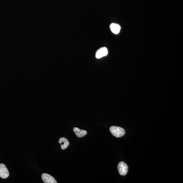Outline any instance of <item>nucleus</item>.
I'll return each mask as SVG.
<instances>
[{"label": "nucleus", "mask_w": 183, "mask_h": 183, "mask_svg": "<svg viewBox=\"0 0 183 183\" xmlns=\"http://www.w3.org/2000/svg\"><path fill=\"white\" fill-rule=\"evenodd\" d=\"M41 178L45 183H57L54 177L49 174L43 173L41 175Z\"/></svg>", "instance_id": "obj_4"}, {"label": "nucleus", "mask_w": 183, "mask_h": 183, "mask_svg": "<svg viewBox=\"0 0 183 183\" xmlns=\"http://www.w3.org/2000/svg\"><path fill=\"white\" fill-rule=\"evenodd\" d=\"M8 170L3 164H0V177L3 179H6L9 177Z\"/></svg>", "instance_id": "obj_3"}, {"label": "nucleus", "mask_w": 183, "mask_h": 183, "mask_svg": "<svg viewBox=\"0 0 183 183\" xmlns=\"http://www.w3.org/2000/svg\"><path fill=\"white\" fill-rule=\"evenodd\" d=\"M118 169L120 175H126L128 172V168L127 165L124 162H120L119 163L118 166Z\"/></svg>", "instance_id": "obj_2"}, {"label": "nucleus", "mask_w": 183, "mask_h": 183, "mask_svg": "<svg viewBox=\"0 0 183 183\" xmlns=\"http://www.w3.org/2000/svg\"><path fill=\"white\" fill-rule=\"evenodd\" d=\"M73 131L77 136L79 138L84 137L87 134V132L86 131L80 129L77 127L74 128Z\"/></svg>", "instance_id": "obj_8"}, {"label": "nucleus", "mask_w": 183, "mask_h": 183, "mask_svg": "<svg viewBox=\"0 0 183 183\" xmlns=\"http://www.w3.org/2000/svg\"><path fill=\"white\" fill-rule=\"evenodd\" d=\"M108 49L106 47H102L100 48L96 53L95 57L97 59L105 57L108 55Z\"/></svg>", "instance_id": "obj_5"}, {"label": "nucleus", "mask_w": 183, "mask_h": 183, "mask_svg": "<svg viewBox=\"0 0 183 183\" xmlns=\"http://www.w3.org/2000/svg\"><path fill=\"white\" fill-rule=\"evenodd\" d=\"M59 143L61 145V148L62 150L66 149L69 145V142L67 139L64 137L61 138L59 140Z\"/></svg>", "instance_id": "obj_7"}, {"label": "nucleus", "mask_w": 183, "mask_h": 183, "mask_svg": "<svg viewBox=\"0 0 183 183\" xmlns=\"http://www.w3.org/2000/svg\"><path fill=\"white\" fill-rule=\"evenodd\" d=\"M110 29L113 33L118 34L120 32L121 27L120 25L117 23H112L110 25Z\"/></svg>", "instance_id": "obj_6"}, {"label": "nucleus", "mask_w": 183, "mask_h": 183, "mask_svg": "<svg viewBox=\"0 0 183 183\" xmlns=\"http://www.w3.org/2000/svg\"><path fill=\"white\" fill-rule=\"evenodd\" d=\"M110 131L114 136L119 138L125 134V131L124 128L117 126H112L110 128Z\"/></svg>", "instance_id": "obj_1"}]
</instances>
